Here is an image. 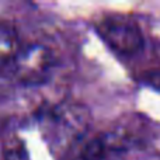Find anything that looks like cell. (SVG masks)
Segmentation results:
<instances>
[{"mask_svg":"<svg viewBox=\"0 0 160 160\" xmlns=\"http://www.w3.org/2000/svg\"><path fill=\"white\" fill-rule=\"evenodd\" d=\"M20 48L18 37L11 25L0 24V75L6 73Z\"/></svg>","mask_w":160,"mask_h":160,"instance_id":"cell-5","label":"cell"},{"mask_svg":"<svg viewBox=\"0 0 160 160\" xmlns=\"http://www.w3.org/2000/svg\"><path fill=\"white\" fill-rule=\"evenodd\" d=\"M105 160H133V159L128 158V156H124V155H115V158H111V159H108V156H107Z\"/></svg>","mask_w":160,"mask_h":160,"instance_id":"cell-7","label":"cell"},{"mask_svg":"<svg viewBox=\"0 0 160 160\" xmlns=\"http://www.w3.org/2000/svg\"><path fill=\"white\" fill-rule=\"evenodd\" d=\"M4 160H28L21 141L11 136L4 143Z\"/></svg>","mask_w":160,"mask_h":160,"instance_id":"cell-6","label":"cell"},{"mask_svg":"<svg viewBox=\"0 0 160 160\" xmlns=\"http://www.w3.org/2000/svg\"><path fill=\"white\" fill-rule=\"evenodd\" d=\"M56 66V55L44 44L20 45L6 73L11 80L22 86L45 83Z\"/></svg>","mask_w":160,"mask_h":160,"instance_id":"cell-2","label":"cell"},{"mask_svg":"<svg viewBox=\"0 0 160 160\" xmlns=\"http://www.w3.org/2000/svg\"><path fill=\"white\" fill-rule=\"evenodd\" d=\"M97 32L118 55L135 56L143 49L145 39L136 21L122 14H111L97 22Z\"/></svg>","mask_w":160,"mask_h":160,"instance_id":"cell-3","label":"cell"},{"mask_svg":"<svg viewBox=\"0 0 160 160\" xmlns=\"http://www.w3.org/2000/svg\"><path fill=\"white\" fill-rule=\"evenodd\" d=\"M110 145L108 138L102 135L83 139L72 160H105L110 155Z\"/></svg>","mask_w":160,"mask_h":160,"instance_id":"cell-4","label":"cell"},{"mask_svg":"<svg viewBox=\"0 0 160 160\" xmlns=\"http://www.w3.org/2000/svg\"><path fill=\"white\" fill-rule=\"evenodd\" d=\"M44 122L51 148L56 153H63L83 141L90 128L91 114L80 102L63 101L48 111Z\"/></svg>","mask_w":160,"mask_h":160,"instance_id":"cell-1","label":"cell"}]
</instances>
